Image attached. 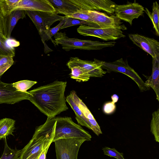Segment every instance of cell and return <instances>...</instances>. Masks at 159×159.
Returning <instances> with one entry per match:
<instances>
[{
    "label": "cell",
    "instance_id": "cell-1",
    "mask_svg": "<svg viewBox=\"0 0 159 159\" xmlns=\"http://www.w3.org/2000/svg\"><path fill=\"white\" fill-rule=\"evenodd\" d=\"M67 82L56 80L28 92L29 100L41 112L51 119L67 111L65 92Z\"/></svg>",
    "mask_w": 159,
    "mask_h": 159
},
{
    "label": "cell",
    "instance_id": "cell-2",
    "mask_svg": "<svg viewBox=\"0 0 159 159\" xmlns=\"http://www.w3.org/2000/svg\"><path fill=\"white\" fill-rule=\"evenodd\" d=\"M56 117L47 119L36 127L28 143L20 151L19 159H37L49 139L55 133Z\"/></svg>",
    "mask_w": 159,
    "mask_h": 159
},
{
    "label": "cell",
    "instance_id": "cell-3",
    "mask_svg": "<svg viewBox=\"0 0 159 159\" xmlns=\"http://www.w3.org/2000/svg\"><path fill=\"white\" fill-rule=\"evenodd\" d=\"M66 99L74 112L78 124L91 130L97 136L102 134L100 126L91 112L75 90L71 91Z\"/></svg>",
    "mask_w": 159,
    "mask_h": 159
},
{
    "label": "cell",
    "instance_id": "cell-4",
    "mask_svg": "<svg viewBox=\"0 0 159 159\" xmlns=\"http://www.w3.org/2000/svg\"><path fill=\"white\" fill-rule=\"evenodd\" d=\"M54 43L60 44L62 49L66 51L79 49L84 50H99L103 48L114 46V41L102 42L90 40H82L76 38H69L65 32H58L54 36Z\"/></svg>",
    "mask_w": 159,
    "mask_h": 159
},
{
    "label": "cell",
    "instance_id": "cell-5",
    "mask_svg": "<svg viewBox=\"0 0 159 159\" xmlns=\"http://www.w3.org/2000/svg\"><path fill=\"white\" fill-rule=\"evenodd\" d=\"M56 121L52 143L61 139L76 138L89 141L92 136L80 125L75 123L70 117H56Z\"/></svg>",
    "mask_w": 159,
    "mask_h": 159
},
{
    "label": "cell",
    "instance_id": "cell-6",
    "mask_svg": "<svg viewBox=\"0 0 159 159\" xmlns=\"http://www.w3.org/2000/svg\"><path fill=\"white\" fill-rule=\"evenodd\" d=\"M127 29L125 25L122 27L107 28L94 27L87 25H80L77 29L78 32L84 36H92L104 40H115L125 36L122 30Z\"/></svg>",
    "mask_w": 159,
    "mask_h": 159
},
{
    "label": "cell",
    "instance_id": "cell-7",
    "mask_svg": "<svg viewBox=\"0 0 159 159\" xmlns=\"http://www.w3.org/2000/svg\"><path fill=\"white\" fill-rule=\"evenodd\" d=\"M102 68L106 70L108 73L119 72L127 75L136 83L141 92L150 89L138 74L129 65L126 60H124L121 58L113 62L104 61Z\"/></svg>",
    "mask_w": 159,
    "mask_h": 159
},
{
    "label": "cell",
    "instance_id": "cell-8",
    "mask_svg": "<svg viewBox=\"0 0 159 159\" xmlns=\"http://www.w3.org/2000/svg\"><path fill=\"white\" fill-rule=\"evenodd\" d=\"M84 140L76 139H61L55 143L56 159H77L80 148Z\"/></svg>",
    "mask_w": 159,
    "mask_h": 159
},
{
    "label": "cell",
    "instance_id": "cell-9",
    "mask_svg": "<svg viewBox=\"0 0 159 159\" xmlns=\"http://www.w3.org/2000/svg\"><path fill=\"white\" fill-rule=\"evenodd\" d=\"M25 12L35 25L39 33L50 28L55 22L65 18V16L53 12L32 11H25Z\"/></svg>",
    "mask_w": 159,
    "mask_h": 159
},
{
    "label": "cell",
    "instance_id": "cell-10",
    "mask_svg": "<svg viewBox=\"0 0 159 159\" xmlns=\"http://www.w3.org/2000/svg\"><path fill=\"white\" fill-rule=\"evenodd\" d=\"M116 16L120 20L128 22L130 25L134 19L142 15L144 11V7L136 2H129L125 4H116L114 8Z\"/></svg>",
    "mask_w": 159,
    "mask_h": 159
},
{
    "label": "cell",
    "instance_id": "cell-11",
    "mask_svg": "<svg viewBox=\"0 0 159 159\" xmlns=\"http://www.w3.org/2000/svg\"><path fill=\"white\" fill-rule=\"evenodd\" d=\"M103 62L96 59L92 61L82 60L77 57H71L66 65L70 69L76 66L82 67L88 73L90 77H101L107 73L102 68Z\"/></svg>",
    "mask_w": 159,
    "mask_h": 159
},
{
    "label": "cell",
    "instance_id": "cell-12",
    "mask_svg": "<svg viewBox=\"0 0 159 159\" xmlns=\"http://www.w3.org/2000/svg\"><path fill=\"white\" fill-rule=\"evenodd\" d=\"M28 92L17 91L12 84L6 83L0 80V103L14 104L24 100H29Z\"/></svg>",
    "mask_w": 159,
    "mask_h": 159
},
{
    "label": "cell",
    "instance_id": "cell-13",
    "mask_svg": "<svg viewBox=\"0 0 159 159\" xmlns=\"http://www.w3.org/2000/svg\"><path fill=\"white\" fill-rule=\"evenodd\" d=\"M80 9L87 10H101L108 14L114 13L115 3L110 0H70Z\"/></svg>",
    "mask_w": 159,
    "mask_h": 159
},
{
    "label": "cell",
    "instance_id": "cell-14",
    "mask_svg": "<svg viewBox=\"0 0 159 159\" xmlns=\"http://www.w3.org/2000/svg\"><path fill=\"white\" fill-rule=\"evenodd\" d=\"M129 37L134 44L149 54L152 58L159 57V42L157 40L138 34H129Z\"/></svg>",
    "mask_w": 159,
    "mask_h": 159
},
{
    "label": "cell",
    "instance_id": "cell-15",
    "mask_svg": "<svg viewBox=\"0 0 159 159\" xmlns=\"http://www.w3.org/2000/svg\"><path fill=\"white\" fill-rule=\"evenodd\" d=\"M87 14L99 27L103 28L120 27L122 25L121 20L116 16H108L105 13L97 11L87 10Z\"/></svg>",
    "mask_w": 159,
    "mask_h": 159
},
{
    "label": "cell",
    "instance_id": "cell-16",
    "mask_svg": "<svg viewBox=\"0 0 159 159\" xmlns=\"http://www.w3.org/2000/svg\"><path fill=\"white\" fill-rule=\"evenodd\" d=\"M17 10L55 12L48 0H20L12 11Z\"/></svg>",
    "mask_w": 159,
    "mask_h": 159
},
{
    "label": "cell",
    "instance_id": "cell-17",
    "mask_svg": "<svg viewBox=\"0 0 159 159\" xmlns=\"http://www.w3.org/2000/svg\"><path fill=\"white\" fill-rule=\"evenodd\" d=\"M55 10V13L61 14L65 16H69L79 10V7L71 2L70 0H48Z\"/></svg>",
    "mask_w": 159,
    "mask_h": 159
},
{
    "label": "cell",
    "instance_id": "cell-18",
    "mask_svg": "<svg viewBox=\"0 0 159 159\" xmlns=\"http://www.w3.org/2000/svg\"><path fill=\"white\" fill-rule=\"evenodd\" d=\"M152 74L145 82L149 88L154 90L157 99L159 101V57L152 58Z\"/></svg>",
    "mask_w": 159,
    "mask_h": 159
},
{
    "label": "cell",
    "instance_id": "cell-19",
    "mask_svg": "<svg viewBox=\"0 0 159 159\" xmlns=\"http://www.w3.org/2000/svg\"><path fill=\"white\" fill-rule=\"evenodd\" d=\"M26 15L25 11L17 10L12 11L8 16L7 25L8 39L10 38L12 31L19 20L25 18Z\"/></svg>",
    "mask_w": 159,
    "mask_h": 159
},
{
    "label": "cell",
    "instance_id": "cell-20",
    "mask_svg": "<svg viewBox=\"0 0 159 159\" xmlns=\"http://www.w3.org/2000/svg\"><path fill=\"white\" fill-rule=\"evenodd\" d=\"M16 121L9 118L0 120V140L4 139L9 135H13Z\"/></svg>",
    "mask_w": 159,
    "mask_h": 159
},
{
    "label": "cell",
    "instance_id": "cell-21",
    "mask_svg": "<svg viewBox=\"0 0 159 159\" xmlns=\"http://www.w3.org/2000/svg\"><path fill=\"white\" fill-rule=\"evenodd\" d=\"M152 11L151 13L146 8L145 11L150 19L153 24L156 34L159 36V6L157 1L153 2L152 6Z\"/></svg>",
    "mask_w": 159,
    "mask_h": 159
},
{
    "label": "cell",
    "instance_id": "cell-22",
    "mask_svg": "<svg viewBox=\"0 0 159 159\" xmlns=\"http://www.w3.org/2000/svg\"><path fill=\"white\" fill-rule=\"evenodd\" d=\"M70 78L78 82H86L90 79L88 73L82 67L79 66H74L70 69Z\"/></svg>",
    "mask_w": 159,
    "mask_h": 159
},
{
    "label": "cell",
    "instance_id": "cell-23",
    "mask_svg": "<svg viewBox=\"0 0 159 159\" xmlns=\"http://www.w3.org/2000/svg\"><path fill=\"white\" fill-rule=\"evenodd\" d=\"M66 21V18L60 21V23L55 27L50 28L45 30L43 31L40 32V35L41 40L43 43L46 41H48L51 37L56 35L60 30L61 26L65 23Z\"/></svg>",
    "mask_w": 159,
    "mask_h": 159
},
{
    "label": "cell",
    "instance_id": "cell-24",
    "mask_svg": "<svg viewBox=\"0 0 159 159\" xmlns=\"http://www.w3.org/2000/svg\"><path fill=\"white\" fill-rule=\"evenodd\" d=\"M151 132L153 135L156 142H159V110L154 111L152 114L151 124Z\"/></svg>",
    "mask_w": 159,
    "mask_h": 159
},
{
    "label": "cell",
    "instance_id": "cell-25",
    "mask_svg": "<svg viewBox=\"0 0 159 159\" xmlns=\"http://www.w3.org/2000/svg\"><path fill=\"white\" fill-rule=\"evenodd\" d=\"M4 139V149L0 159H19L21 150L11 148L7 144L6 138Z\"/></svg>",
    "mask_w": 159,
    "mask_h": 159
},
{
    "label": "cell",
    "instance_id": "cell-26",
    "mask_svg": "<svg viewBox=\"0 0 159 159\" xmlns=\"http://www.w3.org/2000/svg\"><path fill=\"white\" fill-rule=\"evenodd\" d=\"M15 55L14 48L9 46L7 41L0 37V57L11 56L13 57Z\"/></svg>",
    "mask_w": 159,
    "mask_h": 159
},
{
    "label": "cell",
    "instance_id": "cell-27",
    "mask_svg": "<svg viewBox=\"0 0 159 159\" xmlns=\"http://www.w3.org/2000/svg\"><path fill=\"white\" fill-rule=\"evenodd\" d=\"M20 0H0V4L4 15L8 16Z\"/></svg>",
    "mask_w": 159,
    "mask_h": 159
},
{
    "label": "cell",
    "instance_id": "cell-28",
    "mask_svg": "<svg viewBox=\"0 0 159 159\" xmlns=\"http://www.w3.org/2000/svg\"><path fill=\"white\" fill-rule=\"evenodd\" d=\"M8 16H6L4 15L0 4V37L6 41L8 40L7 37Z\"/></svg>",
    "mask_w": 159,
    "mask_h": 159
},
{
    "label": "cell",
    "instance_id": "cell-29",
    "mask_svg": "<svg viewBox=\"0 0 159 159\" xmlns=\"http://www.w3.org/2000/svg\"><path fill=\"white\" fill-rule=\"evenodd\" d=\"M65 17L80 19L89 23L93 25L95 27H98L87 14V10L80 9L71 15Z\"/></svg>",
    "mask_w": 159,
    "mask_h": 159
},
{
    "label": "cell",
    "instance_id": "cell-30",
    "mask_svg": "<svg viewBox=\"0 0 159 159\" xmlns=\"http://www.w3.org/2000/svg\"><path fill=\"white\" fill-rule=\"evenodd\" d=\"M37 83L36 81L25 80L14 83L12 84L17 91L22 92H27V90Z\"/></svg>",
    "mask_w": 159,
    "mask_h": 159
},
{
    "label": "cell",
    "instance_id": "cell-31",
    "mask_svg": "<svg viewBox=\"0 0 159 159\" xmlns=\"http://www.w3.org/2000/svg\"><path fill=\"white\" fill-rule=\"evenodd\" d=\"M65 22L60 28V30L70 26L77 25H85L95 27L92 24L80 19L71 17H65Z\"/></svg>",
    "mask_w": 159,
    "mask_h": 159
},
{
    "label": "cell",
    "instance_id": "cell-32",
    "mask_svg": "<svg viewBox=\"0 0 159 159\" xmlns=\"http://www.w3.org/2000/svg\"><path fill=\"white\" fill-rule=\"evenodd\" d=\"M14 61L11 56L1 57L0 58V76L13 65Z\"/></svg>",
    "mask_w": 159,
    "mask_h": 159
},
{
    "label": "cell",
    "instance_id": "cell-33",
    "mask_svg": "<svg viewBox=\"0 0 159 159\" xmlns=\"http://www.w3.org/2000/svg\"><path fill=\"white\" fill-rule=\"evenodd\" d=\"M102 150L104 155L110 157H114L117 159H126L124 158L122 153L119 152L115 148L105 147L103 148Z\"/></svg>",
    "mask_w": 159,
    "mask_h": 159
},
{
    "label": "cell",
    "instance_id": "cell-34",
    "mask_svg": "<svg viewBox=\"0 0 159 159\" xmlns=\"http://www.w3.org/2000/svg\"><path fill=\"white\" fill-rule=\"evenodd\" d=\"M55 133L51 137L47 143L40 154L39 156L37 159H46V156L48 148L52 143V141L54 137Z\"/></svg>",
    "mask_w": 159,
    "mask_h": 159
},
{
    "label": "cell",
    "instance_id": "cell-35",
    "mask_svg": "<svg viewBox=\"0 0 159 159\" xmlns=\"http://www.w3.org/2000/svg\"><path fill=\"white\" fill-rule=\"evenodd\" d=\"M115 103L113 102L106 103L104 105L103 111L105 114H109L113 113L116 109Z\"/></svg>",
    "mask_w": 159,
    "mask_h": 159
},
{
    "label": "cell",
    "instance_id": "cell-36",
    "mask_svg": "<svg viewBox=\"0 0 159 159\" xmlns=\"http://www.w3.org/2000/svg\"><path fill=\"white\" fill-rule=\"evenodd\" d=\"M7 43L9 46L14 48L15 47L18 46L20 44L19 41L10 39L7 40Z\"/></svg>",
    "mask_w": 159,
    "mask_h": 159
},
{
    "label": "cell",
    "instance_id": "cell-37",
    "mask_svg": "<svg viewBox=\"0 0 159 159\" xmlns=\"http://www.w3.org/2000/svg\"><path fill=\"white\" fill-rule=\"evenodd\" d=\"M111 98L112 101V102L115 103L117 102L119 99V97L117 95L114 94L111 96Z\"/></svg>",
    "mask_w": 159,
    "mask_h": 159
},
{
    "label": "cell",
    "instance_id": "cell-38",
    "mask_svg": "<svg viewBox=\"0 0 159 159\" xmlns=\"http://www.w3.org/2000/svg\"><path fill=\"white\" fill-rule=\"evenodd\" d=\"M1 77H2V76H0V79H1Z\"/></svg>",
    "mask_w": 159,
    "mask_h": 159
}]
</instances>
